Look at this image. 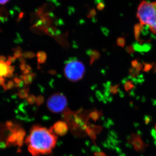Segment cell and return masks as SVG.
Returning a JSON list of instances; mask_svg holds the SVG:
<instances>
[{"label": "cell", "instance_id": "1", "mask_svg": "<svg viewBox=\"0 0 156 156\" xmlns=\"http://www.w3.org/2000/svg\"><path fill=\"white\" fill-rule=\"evenodd\" d=\"M57 140V135L52 127L48 129L35 125L32 127L25 143L32 156H40L51 153L55 147Z\"/></svg>", "mask_w": 156, "mask_h": 156}, {"label": "cell", "instance_id": "2", "mask_svg": "<svg viewBox=\"0 0 156 156\" xmlns=\"http://www.w3.org/2000/svg\"><path fill=\"white\" fill-rule=\"evenodd\" d=\"M136 16L140 23L148 26L150 30L156 34V2L142 1L138 7Z\"/></svg>", "mask_w": 156, "mask_h": 156}, {"label": "cell", "instance_id": "3", "mask_svg": "<svg viewBox=\"0 0 156 156\" xmlns=\"http://www.w3.org/2000/svg\"><path fill=\"white\" fill-rule=\"evenodd\" d=\"M64 72L66 77L72 82L80 80L83 78L86 71L84 64L77 60L76 57L70 58L66 62Z\"/></svg>", "mask_w": 156, "mask_h": 156}, {"label": "cell", "instance_id": "4", "mask_svg": "<svg viewBox=\"0 0 156 156\" xmlns=\"http://www.w3.org/2000/svg\"><path fill=\"white\" fill-rule=\"evenodd\" d=\"M47 107L49 110L54 113L63 111L67 106L66 98L62 93H55L51 95L47 101Z\"/></svg>", "mask_w": 156, "mask_h": 156}, {"label": "cell", "instance_id": "5", "mask_svg": "<svg viewBox=\"0 0 156 156\" xmlns=\"http://www.w3.org/2000/svg\"><path fill=\"white\" fill-rule=\"evenodd\" d=\"M128 142L134 147L137 152H143L145 150L146 144L144 143L141 136L139 134H132L129 137Z\"/></svg>", "mask_w": 156, "mask_h": 156}, {"label": "cell", "instance_id": "6", "mask_svg": "<svg viewBox=\"0 0 156 156\" xmlns=\"http://www.w3.org/2000/svg\"><path fill=\"white\" fill-rule=\"evenodd\" d=\"M52 128L55 134L59 136L65 135L68 131V127L66 123L62 121L56 122Z\"/></svg>", "mask_w": 156, "mask_h": 156}, {"label": "cell", "instance_id": "7", "mask_svg": "<svg viewBox=\"0 0 156 156\" xmlns=\"http://www.w3.org/2000/svg\"><path fill=\"white\" fill-rule=\"evenodd\" d=\"M133 48L135 51L140 53H145L148 52L152 48V46L149 43L145 44H139V43L135 42L133 44Z\"/></svg>", "mask_w": 156, "mask_h": 156}, {"label": "cell", "instance_id": "8", "mask_svg": "<svg viewBox=\"0 0 156 156\" xmlns=\"http://www.w3.org/2000/svg\"><path fill=\"white\" fill-rule=\"evenodd\" d=\"M122 83L124 85V89L127 92H130L135 88V84L130 76L123 80Z\"/></svg>", "mask_w": 156, "mask_h": 156}, {"label": "cell", "instance_id": "9", "mask_svg": "<svg viewBox=\"0 0 156 156\" xmlns=\"http://www.w3.org/2000/svg\"><path fill=\"white\" fill-rule=\"evenodd\" d=\"M87 53L88 56L90 57V64L92 65L100 57V53L98 51L95 50H92L91 49H89L87 51Z\"/></svg>", "mask_w": 156, "mask_h": 156}, {"label": "cell", "instance_id": "10", "mask_svg": "<svg viewBox=\"0 0 156 156\" xmlns=\"http://www.w3.org/2000/svg\"><path fill=\"white\" fill-rule=\"evenodd\" d=\"M35 76V74L31 73L28 74H23L20 76V78L22 79L25 85H28L32 83Z\"/></svg>", "mask_w": 156, "mask_h": 156}, {"label": "cell", "instance_id": "11", "mask_svg": "<svg viewBox=\"0 0 156 156\" xmlns=\"http://www.w3.org/2000/svg\"><path fill=\"white\" fill-rule=\"evenodd\" d=\"M9 73V66L5 62H0V76L7 77Z\"/></svg>", "mask_w": 156, "mask_h": 156}, {"label": "cell", "instance_id": "12", "mask_svg": "<svg viewBox=\"0 0 156 156\" xmlns=\"http://www.w3.org/2000/svg\"><path fill=\"white\" fill-rule=\"evenodd\" d=\"M37 57L38 64H43L47 60V53L44 51H39L37 53Z\"/></svg>", "mask_w": 156, "mask_h": 156}, {"label": "cell", "instance_id": "13", "mask_svg": "<svg viewBox=\"0 0 156 156\" xmlns=\"http://www.w3.org/2000/svg\"><path fill=\"white\" fill-rule=\"evenodd\" d=\"M143 29V26L141 23L136 24L134 26V36H135V38L136 41H139L140 33H141V31H142Z\"/></svg>", "mask_w": 156, "mask_h": 156}, {"label": "cell", "instance_id": "14", "mask_svg": "<svg viewBox=\"0 0 156 156\" xmlns=\"http://www.w3.org/2000/svg\"><path fill=\"white\" fill-rule=\"evenodd\" d=\"M129 74L130 76L134 79H138L141 76V75H139L140 71L137 70L135 68L133 67L129 69Z\"/></svg>", "mask_w": 156, "mask_h": 156}, {"label": "cell", "instance_id": "15", "mask_svg": "<svg viewBox=\"0 0 156 156\" xmlns=\"http://www.w3.org/2000/svg\"><path fill=\"white\" fill-rule=\"evenodd\" d=\"M18 96L20 98H26L29 96V89L28 88H23V89H20L19 90L18 93Z\"/></svg>", "mask_w": 156, "mask_h": 156}, {"label": "cell", "instance_id": "16", "mask_svg": "<svg viewBox=\"0 0 156 156\" xmlns=\"http://www.w3.org/2000/svg\"><path fill=\"white\" fill-rule=\"evenodd\" d=\"M20 69L23 71V74H28L31 72V68L26 63H21L20 65Z\"/></svg>", "mask_w": 156, "mask_h": 156}, {"label": "cell", "instance_id": "17", "mask_svg": "<svg viewBox=\"0 0 156 156\" xmlns=\"http://www.w3.org/2000/svg\"><path fill=\"white\" fill-rule=\"evenodd\" d=\"M119 85H115L112 86L111 85L109 88V91L110 93L113 95H115L117 94L119 91Z\"/></svg>", "mask_w": 156, "mask_h": 156}, {"label": "cell", "instance_id": "18", "mask_svg": "<svg viewBox=\"0 0 156 156\" xmlns=\"http://www.w3.org/2000/svg\"><path fill=\"white\" fill-rule=\"evenodd\" d=\"M14 56L16 58H19L22 56V49L20 47H17L14 49Z\"/></svg>", "mask_w": 156, "mask_h": 156}, {"label": "cell", "instance_id": "19", "mask_svg": "<svg viewBox=\"0 0 156 156\" xmlns=\"http://www.w3.org/2000/svg\"><path fill=\"white\" fill-rule=\"evenodd\" d=\"M36 55L34 52L31 51H27L22 53V56L25 58H32L35 57Z\"/></svg>", "mask_w": 156, "mask_h": 156}, {"label": "cell", "instance_id": "20", "mask_svg": "<svg viewBox=\"0 0 156 156\" xmlns=\"http://www.w3.org/2000/svg\"><path fill=\"white\" fill-rule=\"evenodd\" d=\"M15 86L17 87H22L24 85V82L20 78L15 77L14 79Z\"/></svg>", "mask_w": 156, "mask_h": 156}, {"label": "cell", "instance_id": "21", "mask_svg": "<svg viewBox=\"0 0 156 156\" xmlns=\"http://www.w3.org/2000/svg\"><path fill=\"white\" fill-rule=\"evenodd\" d=\"M144 67L143 72H148L151 70L154 66V63H145V62H143Z\"/></svg>", "mask_w": 156, "mask_h": 156}, {"label": "cell", "instance_id": "22", "mask_svg": "<svg viewBox=\"0 0 156 156\" xmlns=\"http://www.w3.org/2000/svg\"><path fill=\"white\" fill-rule=\"evenodd\" d=\"M26 99L28 104L33 105L36 102L37 98L34 95H29Z\"/></svg>", "mask_w": 156, "mask_h": 156}, {"label": "cell", "instance_id": "23", "mask_svg": "<svg viewBox=\"0 0 156 156\" xmlns=\"http://www.w3.org/2000/svg\"><path fill=\"white\" fill-rule=\"evenodd\" d=\"M15 83L13 81L10 80L8 82L7 84H5L3 86V88L4 90H9V89H12L13 87H14Z\"/></svg>", "mask_w": 156, "mask_h": 156}, {"label": "cell", "instance_id": "24", "mask_svg": "<svg viewBox=\"0 0 156 156\" xmlns=\"http://www.w3.org/2000/svg\"><path fill=\"white\" fill-rule=\"evenodd\" d=\"M117 45L119 47L124 48L125 46V44H126V40L124 38L120 37L117 39Z\"/></svg>", "mask_w": 156, "mask_h": 156}, {"label": "cell", "instance_id": "25", "mask_svg": "<svg viewBox=\"0 0 156 156\" xmlns=\"http://www.w3.org/2000/svg\"><path fill=\"white\" fill-rule=\"evenodd\" d=\"M44 101V98L42 95H40L37 98L36 103L37 106L39 107L41 105Z\"/></svg>", "mask_w": 156, "mask_h": 156}, {"label": "cell", "instance_id": "26", "mask_svg": "<svg viewBox=\"0 0 156 156\" xmlns=\"http://www.w3.org/2000/svg\"><path fill=\"white\" fill-rule=\"evenodd\" d=\"M101 113L97 111H95L92 112L91 114H90V117L92 118L93 119L96 120L99 118V115Z\"/></svg>", "mask_w": 156, "mask_h": 156}, {"label": "cell", "instance_id": "27", "mask_svg": "<svg viewBox=\"0 0 156 156\" xmlns=\"http://www.w3.org/2000/svg\"><path fill=\"white\" fill-rule=\"evenodd\" d=\"M126 52L130 54H133L135 52L134 48L132 45L127 46L126 48Z\"/></svg>", "mask_w": 156, "mask_h": 156}, {"label": "cell", "instance_id": "28", "mask_svg": "<svg viewBox=\"0 0 156 156\" xmlns=\"http://www.w3.org/2000/svg\"><path fill=\"white\" fill-rule=\"evenodd\" d=\"M96 14V11L95 9H92L89 11V14L87 15V17L88 18H91L95 17Z\"/></svg>", "mask_w": 156, "mask_h": 156}, {"label": "cell", "instance_id": "29", "mask_svg": "<svg viewBox=\"0 0 156 156\" xmlns=\"http://www.w3.org/2000/svg\"><path fill=\"white\" fill-rule=\"evenodd\" d=\"M54 23L56 26H62L64 25L65 23L63 20L61 18H59L55 20Z\"/></svg>", "mask_w": 156, "mask_h": 156}, {"label": "cell", "instance_id": "30", "mask_svg": "<svg viewBox=\"0 0 156 156\" xmlns=\"http://www.w3.org/2000/svg\"><path fill=\"white\" fill-rule=\"evenodd\" d=\"M105 7V5L104 3L103 2H101L98 4L97 9L98 11H101L104 9Z\"/></svg>", "mask_w": 156, "mask_h": 156}, {"label": "cell", "instance_id": "31", "mask_svg": "<svg viewBox=\"0 0 156 156\" xmlns=\"http://www.w3.org/2000/svg\"><path fill=\"white\" fill-rule=\"evenodd\" d=\"M68 14H69V15H72V14H73L75 12V9L73 7H71V6H69V7H68Z\"/></svg>", "mask_w": 156, "mask_h": 156}, {"label": "cell", "instance_id": "32", "mask_svg": "<svg viewBox=\"0 0 156 156\" xmlns=\"http://www.w3.org/2000/svg\"><path fill=\"white\" fill-rule=\"evenodd\" d=\"M42 24H43V21H42L41 20H40L37 21L36 23L32 27H38L40 26H41Z\"/></svg>", "mask_w": 156, "mask_h": 156}, {"label": "cell", "instance_id": "33", "mask_svg": "<svg viewBox=\"0 0 156 156\" xmlns=\"http://www.w3.org/2000/svg\"><path fill=\"white\" fill-rule=\"evenodd\" d=\"M143 65L142 63L139 62L138 64H137V66H136L135 68L137 70L140 72V71L143 69Z\"/></svg>", "mask_w": 156, "mask_h": 156}, {"label": "cell", "instance_id": "34", "mask_svg": "<svg viewBox=\"0 0 156 156\" xmlns=\"http://www.w3.org/2000/svg\"><path fill=\"white\" fill-rule=\"evenodd\" d=\"M47 1H49V2H51L53 3L56 6V7H58L60 5V4L59 3L57 0H47Z\"/></svg>", "mask_w": 156, "mask_h": 156}, {"label": "cell", "instance_id": "35", "mask_svg": "<svg viewBox=\"0 0 156 156\" xmlns=\"http://www.w3.org/2000/svg\"><path fill=\"white\" fill-rule=\"evenodd\" d=\"M139 62H138V61L136 59H135V60H133L131 62V66H132V67L135 68L137 66V64H138Z\"/></svg>", "mask_w": 156, "mask_h": 156}, {"label": "cell", "instance_id": "36", "mask_svg": "<svg viewBox=\"0 0 156 156\" xmlns=\"http://www.w3.org/2000/svg\"><path fill=\"white\" fill-rule=\"evenodd\" d=\"M8 59L11 62V63H13L16 61V58L14 56H10L8 57Z\"/></svg>", "mask_w": 156, "mask_h": 156}, {"label": "cell", "instance_id": "37", "mask_svg": "<svg viewBox=\"0 0 156 156\" xmlns=\"http://www.w3.org/2000/svg\"><path fill=\"white\" fill-rule=\"evenodd\" d=\"M5 79L3 77L0 76V85L3 86L5 84Z\"/></svg>", "mask_w": 156, "mask_h": 156}, {"label": "cell", "instance_id": "38", "mask_svg": "<svg viewBox=\"0 0 156 156\" xmlns=\"http://www.w3.org/2000/svg\"><path fill=\"white\" fill-rule=\"evenodd\" d=\"M7 61L6 60V58L5 56H0V62H5Z\"/></svg>", "mask_w": 156, "mask_h": 156}, {"label": "cell", "instance_id": "39", "mask_svg": "<svg viewBox=\"0 0 156 156\" xmlns=\"http://www.w3.org/2000/svg\"><path fill=\"white\" fill-rule=\"evenodd\" d=\"M9 0H0V5H4L8 2Z\"/></svg>", "mask_w": 156, "mask_h": 156}, {"label": "cell", "instance_id": "40", "mask_svg": "<svg viewBox=\"0 0 156 156\" xmlns=\"http://www.w3.org/2000/svg\"><path fill=\"white\" fill-rule=\"evenodd\" d=\"M101 30H102V32H103L104 34H108L107 29H105V28H101Z\"/></svg>", "mask_w": 156, "mask_h": 156}, {"label": "cell", "instance_id": "41", "mask_svg": "<svg viewBox=\"0 0 156 156\" xmlns=\"http://www.w3.org/2000/svg\"><path fill=\"white\" fill-rule=\"evenodd\" d=\"M56 73L55 70H50L49 71V73L51 75H53L56 74Z\"/></svg>", "mask_w": 156, "mask_h": 156}, {"label": "cell", "instance_id": "42", "mask_svg": "<svg viewBox=\"0 0 156 156\" xmlns=\"http://www.w3.org/2000/svg\"><path fill=\"white\" fill-rule=\"evenodd\" d=\"M6 64L7 65L9 66H10L11 64V62L10 61V60H7V61L5 62Z\"/></svg>", "mask_w": 156, "mask_h": 156}, {"label": "cell", "instance_id": "43", "mask_svg": "<svg viewBox=\"0 0 156 156\" xmlns=\"http://www.w3.org/2000/svg\"><path fill=\"white\" fill-rule=\"evenodd\" d=\"M94 1H95V4H98V3L102 2H101L102 0H94Z\"/></svg>", "mask_w": 156, "mask_h": 156}, {"label": "cell", "instance_id": "44", "mask_svg": "<svg viewBox=\"0 0 156 156\" xmlns=\"http://www.w3.org/2000/svg\"><path fill=\"white\" fill-rule=\"evenodd\" d=\"M155 131L156 133V125L155 126Z\"/></svg>", "mask_w": 156, "mask_h": 156}]
</instances>
